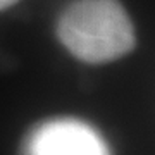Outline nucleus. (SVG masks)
<instances>
[{"instance_id":"1","label":"nucleus","mask_w":155,"mask_h":155,"mask_svg":"<svg viewBox=\"0 0 155 155\" xmlns=\"http://www.w3.org/2000/svg\"><path fill=\"white\" fill-rule=\"evenodd\" d=\"M57 35L72 55L88 64H105L136 45L134 26L117 0H74L61 14Z\"/></svg>"},{"instance_id":"2","label":"nucleus","mask_w":155,"mask_h":155,"mask_svg":"<svg viewBox=\"0 0 155 155\" xmlns=\"http://www.w3.org/2000/svg\"><path fill=\"white\" fill-rule=\"evenodd\" d=\"M31 155H105V147L88 126L59 121L36 131Z\"/></svg>"},{"instance_id":"3","label":"nucleus","mask_w":155,"mask_h":155,"mask_svg":"<svg viewBox=\"0 0 155 155\" xmlns=\"http://www.w3.org/2000/svg\"><path fill=\"white\" fill-rule=\"evenodd\" d=\"M19 0H0V11H4V9H9L11 5L17 4Z\"/></svg>"}]
</instances>
